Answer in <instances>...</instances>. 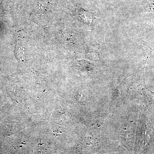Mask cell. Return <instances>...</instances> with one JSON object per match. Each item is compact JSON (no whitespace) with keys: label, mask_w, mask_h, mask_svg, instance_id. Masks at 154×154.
Masks as SVG:
<instances>
[{"label":"cell","mask_w":154,"mask_h":154,"mask_svg":"<svg viewBox=\"0 0 154 154\" xmlns=\"http://www.w3.org/2000/svg\"><path fill=\"white\" fill-rule=\"evenodd\" d=\"M145 8L147 13L154 16V0H145Z\"/></svg>","instance_id":"6da1fadb"}]
</instances>
